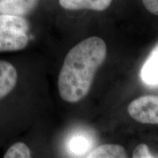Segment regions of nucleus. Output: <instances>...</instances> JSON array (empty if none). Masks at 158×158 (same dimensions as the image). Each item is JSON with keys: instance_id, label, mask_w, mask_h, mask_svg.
<instances>
[{"instance_id": "obj_1", "label": "nucleus", "mask_w": 158, "mask_h": 158, "mask_svg": "<svg viewBox=\"0 0 158 158\" xmlns=\"http://www.w3.org/2000/svg\"><path fill=\"white\" fill-rule=\"evenodd\" d=\"M106 54V42L97 36L84 40L69 51L58 77V90L64 101L77 103L86 97Z\"/></svg>"}, {"instance_id": "obj_2", "label": "nucleus", "mask_w": 158, "mask_h": 158, "mask_svg": "<svg viewBox=\"0 0 158 158\" xmlns=\"http://www.w3.org/2000/svg\"><path fill=\"white\" fill-rule=\"evenodd\" d=\"M29 24L22 16L0 13V52L24 49L28 45Z\"/></svg>"}, {"instance_id": "obj_3", "label": "nucleus", "mask_w": 158, "mask_h": 158, "mask_svg": "<svg viewBox=\"0 0 158 158\" xmlns=\"http://www.w3.org/2000/svg\"><path fill=\"white\" fill-rule=\"evenodd\" d=\"M127 112L140 123L158 125V97H140L130 103Z\"/></svg>"}, {"instance_id": "obj_4", "label": "nucleus", "mask_w": 158, "mask_h": 158, "mask_svg": "<svg viewBox=\"0 0 158 158\" xmlns=\"http://www.w3.org/2000/svg\"><path fill=\"white\" fill-rule=\"evenodd\" d=\"M18 82V72L15 67L6 61L0 60V100L11 93Z\"/></svg>"}, {"instance_id": "obj_5", "label": "nucleus", "mask_w": 158, "mask_h": 158, "mask_svg": "<svg viewBox=\"0 0 158 158\" xmlns=\"http://www.w3.org/2000/svg\"><path fill=\"white\" fill-rule=\"evenodd\" d=\"M37 0H0V13L26 16L35 8Z\"/></svg>"}, {"instance_id": "obj_6", "label": "nucleus", "mask_w": 158, "mask_h": 158, "mask_svg": "<svg viewBox=\"0 0 158 158\" xmlns=\"http://www.w3.org/2000/svg\"><path fill=\"white\" fill-rule=\"evenodd\" d=\"M141 77L148 85H158V43L149 53L141 70Z\"/></svg>"}, {"instance_id": "obj_7", "label": "nucleus", "mask_w": 158, "mask_h": 158, "mask_svg": "<svg viewBox=\"0 0 158 158\" xmlns=\"http://www.w3.org/2000/svg\"><path fill=\"white\" fill-rule=\"evenodd\" d=\"M113 0H59L62 8L67 10H91L101 11L107 9Z\"/></svg>"}, {"instance_id": "obj_8", "label": "nucleus", "mask_w": 158, "mask_h": 158, "mask_svg": "<svg viewBox=\"0 0 158 158\" xmlns=\"http://www.w3.org/2000/svg\"><path fill=\"white\" fill-rule=\"evenodd\" d=\"M94 142L85 134H77L71 136L68 142L69 152L74 156H87L92 150Z\"/></svg>"}, {"instance_id": "obj_9", "label": "nucleus", "mask_w": 158, "mask_h": 158, "mask_svg": "<svg viewBox=\"0 0 158 158\" xmlns=\"http://www.w3.org/2000/svg\"><path fill=\"white\" fill-rule=\"evenodd\" d=\"M127 156L125 148L117 144H104L93 148L87 157L90 158H125Z\"/></svg>"}, {"instance_id": "obj_10", "label": "nucleus", "mask_w": 158, "mask_h": 158, "mask_svg": "<svg viewBox=\"0 0 158 158\" xmlns=\"http://www.w3.org/2000/svg\"><path fill=\"white\" fill-rule=\"evenodd\" d=\"M5 158H29L31 150L28 146L23 142H17L9 148L4 155Z\"/></svg>"}, {"instance_id": "obj_11", "label": "nucleus", "mask_w": 158, "mask_h": 158, "mask_svg": "<svg viewBox=\"0 0 158 158\" xmlns=\"http://www.w3.org/2000/svg\"><path fill=\"white\" fill-rule=\"evenodd\" d=\"M133 157L134 158H152L154 156L149 151V148L146 144L141 143L139 144L135 149L133 152Z\"/></svg>"}, {"instance_id": "obj_12", "label": "nucleus", "mask_w": 158, "mask_h": 158, "mask_svg": "<svg viewBox=\"0 0 158 158\" xmlns=\"http://www.w3.org/2000/svg\"><path fill=\"white\" fill-rule=\"evenodd\" d=\"M142 3L149 12L158 15V0H142Z\"/></svg>"}]
</instances>
